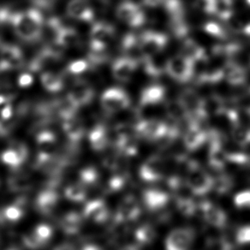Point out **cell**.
I'll return each instance as SVG.
<instances>
[{
  "mask_svg": "<svg viewBox=\"0 0 250 250\" xmlns=\"http://www.w3.org/2000/svg\"><path fill=\"white\" fill-rule=\"evenodd\" d=\"M16 35L27 42H36L42 36L44 18L36 9L17 12L9 18Z\"/></svg>",
  "mask_w": 250,
  "mask_h": 250,
  "instance_id": "obj_1",
  "label": "cell"
},
{
  "mask_svg": "<svg viewBox=\"0 0 250 250\" xmlns=\"http://www.w3.org/2000/svg\"><path fill=\"white\" fill-rule=\"evenodd\" d=\"M187 186L195 195H203L212 188L213 179L196 164H190L187 176Z\"/></svg>",
  "mask_w": 250,
  "mask_h": 250,
  "instance_id": "obj_2",
  "label": "cell"
},
{
  "mask_svg": "<svg viewBox=\"0 0 250 250\" xmlns=\"http://www.w3.org/2000/svg\"><path fill=\"white\" fill-rule=\"evenodd\" d=\"M195 231L188 228L173 229L166 241L167 250H188L195 241Z\"/></svg>",
  "mask_w": 250,
  "mask_h": 250,
  "instance_id": "obj_3",
  "label": "cell"
},
{
  "mask_svg": "<svg viewBox=\"0 0 250 250\" xmlns=\"http://www.w3.org/2000/svg\"><path fill=\"white\" fill-rule=\"evenodd\" d=\"M94 95V89L89 84L85 81H77L67 95V101L78 109L89 104Z\"/></svg>",
  "mask_w": 250,
  "mask_h": 250,
  "instance_id": "obj_4",
  "label": "cell"
},
{
  "mask_svg": "<svg viewBox=\"0 0 250 250\" xmlns=\"http://www.w3.org/2000/svg\"><path fill=\"white\" fill-rule=\"evenodd\" d=\"M28 151L24 143L14 142L2 154V161L8 167L17 169L28 158Z\"/></svg>",
  "mask_w": 250,
  "mask_h": 250,
  "instance_id": "obj_5",
  "label": "cell"
},
{
  "mask_svg": "<svg viewBox=\"0 0 250 250\" xmlns=\"http://www.w3.org/2000/svg\"><path fill=\"white\" fill-rule=\"evenodd\" d=\"M166 171V164L160 157H151L140 169V176L147 182L160 180Z\"/></svg>",
  "mask_w": 250,
  "mask_h": 250,
  "instance_id": "obj_6",
  "label": "cell"
},
{
  "mask_svg": "<svg viewBox=\"0 0 250 250\" xmlns=\"http://www.w3.org/2000/svg\"><path fill=\"white\" fill-rule=\"evenodd\" d=\"M66 12L70 18L77 21H91L94 19V11L88 0H70Z\"/></svg>",
  "mask_w": 250,
  "mask_h": 250,
  "instance_id": "obj_7",
  "label": "cell"
},
{
  "mask_svg": "<svg viewBox=\"0 0 250 250\" xmlns=\"http://www.w3.org/2000/svg\"><path fill=\"white\" fill-rule=\"evenodd\" d=\"M62 120V129L68 138L78 143L84 136L83 125L77 117V111L66 113L61 116Z\"/></svg>",
  "mask_w": 250,
  "mask_h": 250,
  "instance_id": "obj_8",
  "label": "cell"
},
{
  "mask_svg": "<svg viewBox=\"0 0 250 250\" xmlns=\"http://www.w3.org/2000/svg\"><path fill=\"white\" fill-rule=\"evenodd\" d=\"M101 104L104 111L113 113L127 104V97L122 91L111 88L105 91L101 97Z\"/></svg>",
  "mask_w": 250,
  "mask_h": 250,
  "instance_id": "obj_9",
  "label": "cell"
},
{
  "mask_svg": "<svg viewBox=\"0 0 250 250\" xmlns=\"http://www.w3.org/2000/svg\"><path fill=\"white\" fill-rule=\"evenodd\" d=\"M141 214V208L136 198L129 196L123 200L117 212L118 222L125 223L136 220Z\"/></svg>",
  "mask_w": 250,
  "mask_h": 250,
  "instance_id": "obj_10",
  "label": "cell"
},
{
  "mask_svg": "<svg viewBox=\"0 0 250 250\" xmlns=\"http://www.w3.org/2000/svg\"><path fill=\"white\" fill-rule=\"evenodd\" d=\"M0 60L11 70H16L23 64V54L17 45H4L0 49Z\"/></svg>",
  "mask_w": 250,
  "mask_h": 250,
  "instance_id": "obj_11",
  "label": "cell"
},
{
  "mask_svg": "<svg viewBox=\"0 0 250 250\" xmlns=\"http://www.w3.org/2000/svg\"><path fill=\"white\" fill-rule=\"evenodd\" d=\"M83 215L86 219L92 222L101 224L104 223L108 218V209L106 204L102 200H94L85 206Z\"/></svg>",
  "mask_w": 250,
  "mask_h": 250,
  "instance_id": "obj_12",
  "label": "cell"
},
{
  "mask_svg": "<svg viewBox=\"0 0 250 250\" xmlns=\"http://www.w3.org/2000/svg\"><path fill=\"white\" fill-rule=\"evenodd\" d=\"M202 215L209 225L215 227H223L227 222V217L222 209L210 202H205L202 206Z\"/></svg>",
  "mask_w": 250,
  "mask_h": 250,
  "instance_id": "obj_13",
  "label": "cell"
},
{
  "mask_svg": "<svg viewBox=\"0 0 250 250\" xmlns=\"http://www.w3.org/2000/svg\"><path fill=\"white\" fill-rule=\"evenodd\" d=\"M26 203L23 200H18L0 211V223H16L23 217Z\"/></svg>",
  "mask_w": 250,
  "mask_h": 250,
  "instance_id": "obj_14",
  "label": "cell"
},
{
  "mask_svg": "<svg viewBox=\"0 0 250 250\" xmlns=\"http://www.w3.org/2000/svg\"><path fill=\"white\" fill-rule=\"evenodd\" d=\"M59 202L58 192L52 189H45L37 196L36 206L39 211L43 214H49L55 209Z\"/></svg>",
  "mask_w": 250,
  "mask_h": 250,
  "instance_id": "obj_15",
  "label": "cell"
},
{
  "mask_svg": "<svg viewBox=\"0 0 250 250\" xmlns=\"http://www.w3.org/2000/svg\"><path fill=\"white\" fill-rule=\"evenodd\" d=\"M40 155L53 156L55 153L57 138L55 135L49 130L42 131L36 138Z\"/></svg>",
  "mask_w": 250,
  "mask_h": 250,
  "instance_id": "obj_16",
  "label": "cell"
},
{
  "mask_svg": "<svg viewBox=\"0 0 250 250\" xmlns=\"http://www.w3.org/2000/svg\"><path fill=\"white\" fill-rule=\"evenodd\" d=\"M169 201L168 195L161 191L149 190L144 194V202L147 208L151 211L158 212L165 208Z\"/></svg>",
  "mask_w": 250,
  "mask_h": 250,
  "instance_id": "obj_17",
  "label": "cell"
},
{
  "mask_svg": "<svg viewBox=\"0 0 250 250\" xmlns=\"http://www.w3.org/2000/svg\"><path fill=\"white\" fill-rule=\"evenodd\" d=\"M60 225L63 232L68 235H74L80 230L83 220L78 212H70L62 217Z\"/></svg>",
  "mask_w": 250,
  "mask_h": 250,
  "instance_id": "obj_18",
  "label": "cell"
},
{
  "mask_svg": "<svg viewBox=\"0 0 250 250\" xmlns=\"http://www.w3.org/2000/svg\"><path fill=\"white\" fill-rule=\"evenodd\" d=\"M41 82L42 86L45 87L46 90L52 93H57L62 90V87L64 86L63 77L59 74L50 71L42 74Z\"/></svg>",
  "mask_w": 250,
  "mask_h": 250,
  "instance_id": "obj_19",
  "label": "cell"
},
{
  "mask_svg": "<svg viewBox=\"0 0 250 250\" xmlns=\"http://www.w3.org/2000/svg\"><path fill=\"white\" fill-rule=\"evenodd\" d=\"M91 146L95 151H102L107 145L106 131L102 125H96L89 133Z\"/></svg>",
  "mask_w": 250,
  "mask_h": 250,
  "instance_id": "obj_20",
  "label": "cell"
},
{
  "mask_svg": "<svg viewBox=\"0 0 250 250\" xmlns=\"http://www.w3.org/2000/svg\"><path fill=\"white\" fill-rule=\"evenodd\" d=\"M229 161V154L218 146L214 145L209 154V164L216 170H222L226 167V163Z\"/></svg>",
  "mask_w": 250,
  "mask_h": 250,
  "instance_id": "obj_21",
  "label": "cell"
},
{
  "mask_svg": "<svg viewBox=\"0 0 250 250\" xmlns=\"http://www.w3.org/2000/svg\"><path fill=\"white\" fill-rule=\"evenodd\" d=\"M112 35V29L104 23H96L91 29V42L105 44Z\"/></svg>",
  "mask_w": 250,
  "mask_h": 250,
  "instance_id": "obj_22",
  "label": "cell"
},
{
  "mask_svg": "<svg viewBox=\"0 0 250 250\" xmlns=\"http://www.w3.org/2000/svg\"><path fill=\"white\" fill-rule=\"evenodd\" d=\"M64 195L69 201L74 202H83L86 198V187L81 183H75L67 186Z\"/></svg>",
  "mask_w": 250,
  "mask_h": 250,
  "instance_id": "obj_23",
  "label": "cell"
},
{
  "mask_svg": "<svg viewBox=\"0 0 250 250\" xmlns=\"http://www.w3.org/2000/svg\"><path fill=\"white\" fill-rule=\"evenodd\" d=\"M32 234L35 236V239L37 240L41 248H42L51 240L53 231L51 226L45 224H42L35 227L32 231Z\"/></svg>",
  "mask_w": 250,
  "mask_h": 250,
  "instance_id": "obj_24",
  "label": "cell"
},
{
  "mask_svg": "<svg viewBox=\"0 0 250 250\" xmlns=\"http://www.w3.org/2000/svg\"><path fill=\"white\" fill-rule=\"evenodd\" d=\"M8 186L12 191H25L30 188V179L25 175H15L8 180Z\"/></svg>",
  "mask_w": 250,
  "mask_h": 250,
  "instance_id": "obj_25",
  "label": "cell"
},
{
  "mask_svg": "<svg viewBox=\"0 0 250 250\" xmlns=\"http://www.w3.org/2000/svg\"><path fill=\"white\" fill-rule=\"evenodd\" d=\"M99 173L94 167H86L80 172V183L86 188H90L97 184Z\"/></svg>",
  "mask_w": 250,
  "mask_h": 250,
  "instance_id": "obj_26",
  "label": "cell"
},
{
  "mask_svg": "<svg viewBox=\"0 0 250 250\" xmlns=\"http://www.w3.org/2000/svg\"><path fill=\"white\" fill-rule=\"evenodd\" d=\"M156 229H154L153 226H148V225L141 226L136 232L137 241L144 244L152 243L153 240L156 238Z\"/></svg>",
  "mask_w": 250,
  "mask_h": 250,
  "instance_id": "obj_27",
  "label": "cell"
},
{
  "mask_svg": "<svg viewBox=\"0 0 250 250\" xmlns=\"http://www.w3.org/2000/svg\"><path fill=\"white\" fill-rule=\"evenodd\" d=\"M133 70L132 64L125 60H119L113 67V74L118 80H125L130 76Z\"/></svg>",
  "mask_w": 250,
  "mask_h": 250,
  "instance_id": "obj_28",
  "label": "cell"
},
{
  "mask_svg": "<svg viewBox=\"0 0 250 250\" xmlns=\"http://www.w3.org/2000/svg\"><path fill=\"white\" fill-rule=\"evenodd\" d=\"M233 186V183L231 179L229 177L226 176H222L219 177L213 180V184H212V188H214L216 191L219 194H225L229 191L231 189Z\"/></svg>",
  "mask_w": 250,
  "mask_h": 250,
  "instance_id": "obj_29",
  "label": "cell"
},
{
  "mask_svg": "<svg viewBox=\"0 0 250 250\" xmlns=\"http://www.w3.org/2000/svg\"><path fill=\"white\" fill-rule=\"evenodd\" d=\"M203 139L204 137L202 136V133L199 132L197 130H192L186 136L185 145L188 149H196L198 146L202 145Z\"/></svg>",
  "mask_w": 250,
  "mask_h": 250,
  "instance_id": "obj_30",
  "label": "cell"
},
{
  "mask_svg": "<svg viewBox=\"0 0 250 250\" xmlns=\"http://www.w3.org/2000/svg\"><path fill=\"white\" fill-rule=\"evenodd\" d=\"M177 208L183 214L186 216H191L195 212V202L189 198L177 199Z\"/></svg>",
  "mask_w": 250,
  "mask_h": 250,
  "instance_id": "obj_31",
  "label": "cell"
},
{
  "mask_svg": "<svg viewBox=\"0 0 250 250\" xmlns=\"http://www.w3.org/2000/svg\"><path fill=\"white\" fill-rule=\"evenodd\" d=\"M188 64L183 59H174L172 60V62H170V71L174 76L183 77L187 74L188 70Z\"/></svg>",
  "mask_w": 250,
  "mask_h": 250,
  "instance_id": "obj_32",
  "label": "cell"
},
{
  "mask_svg": "<svg viewBox=\"0 0 250 250\" xmlns=\"http://www.w3.org/2000/svg\"><path fill=\"white\" fill-rule=\"evenodd\" d=\"M235 205L239 208H250V190L238 193L234 199Z\"/></svg>",
  "mask_w": 250,
  "mask_h": 250,
  "instance_id": "obj_33",
  "label": "cell"
},
{
  "mask_svg": "<svg viewBox=\"0 0 250 250\" xmlns=\"http://www.w3.org/2000/svg\"><path fill=\"white\" fill-rule=\"evenodd\" d=\"M236 242L239 244L250 243V226H244L237 229L236 236Z\"/></svg>",
  "mask_w": 250,
  "mask_h": 250,
  "instance_id": "obj_34",
  "label": "cell"
},
{
  "mask_svg": "<svg viewBox=\"0 0 250 250\" xmlns=\"http://www.w3.org/2000/svg\"><path fill=\"white\" fill-rule=\"evenodd\" d=\"M87 67H88V63L86 60H77L71 62L68 69L70 70V73L79 75L86 71Z\"/></svg>",
  "mask_w": 250,
  "mask_h": 250,
  "instance_id": "obj_35",
  "label": "cell"
},
{
  "mask_svg": "<svg viewBox=\"0 0 250 250\" xmlns=\"http://www.w3.org/2000/svg\"><path fill=\"white\" fill-rule=\"evenodd\" d=\"M125 182V178L120 176L111 177L108 183V190L111 193L118 191L119 189H121L122 188L124 187Z\"/></svg>",
  "mask_w": 250,
  "mask_h": 250,
  "instance_id": "obj_36",
  "label": "cell"
},
{
  "mask_svg": "<svg viewBox=\"0 0 250 250\" xmlns=\"http://www.w3.org/2000/svg\"><path fill=\"white\" fill-rule=\"evenodd\" d=\"M54 250H75L73 246L69 243H62L59 246L56 247Z\"/></svg>",
  "mask_w": 250,
  "mask_h": 250,
  "instance_id": "obj_37",
  "label": "cell"
},
{
  "mask_svg": "<svg viewBox=\"0 0 250 250\" xmlns=\"http://www.w3.org/2000/svg\"><path fill=\"white\" fill-rule=\"evenodd\" d=\"M30 82H31V80H30V77L26 75V76H23V77H22L21 81H20V83H21L22 86H24V85L30 83Z\"/></svg>",
  "mask_w": 250,
  "mask_h": 250,
  "instance_id": "obj_38",
  "label": "cell"
},
{
  "mask_svg": "<svg viewBox=\"0 0 250 250\" xmlns=\"http://www.w3.org/2000/svg\"><path fill=\"white\" fill-rule=\"evenodd\" d=\"M83 250H102L100 247L95 246V245H87L84 246Z\"/></svg>",
  "mask_w": 250,
  "mask_h": 250,
  "instance_id": "obj_39",
  "label": "cell"
},
{
  "mask_svg": "<svg viewBox=\"0 0 250 250\" xmlns=\"http://www.w3.org/2000/svg\"><path fill=\"white\" fill-rule=\"evenodd\" d=\"M120 250H139L135 246H125L122 248Z\"/></svg>",
  "mask_w": 250,
  "mask_h": 250,
  "instance_id": "obj_40",
  "label": "cell"
},
{
  "mask_svg": "<svg viewBox=\"0 0 250 250\" xmlns=\"http://www.w3.org/2000/svg\"><path fill=\"white\" fill-rule=\"evenodd\" d=\"M14 250V249H12V250Z\"/></svg>",
  "mask_w": 250,
  "mask_h": 250,
  "instance_id": "obj_41",
  "label": "cell"
}]
</instances>
